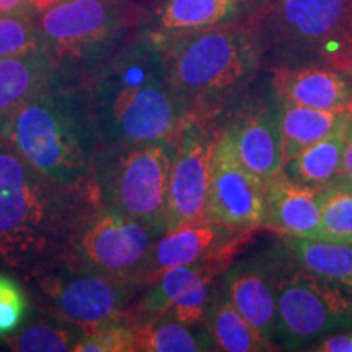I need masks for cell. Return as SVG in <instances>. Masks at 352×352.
Returning <instances> with one entry per match:
<instances>
[{
    "instance_id": "d590c367",
    "label": "cell",
    "mask_w": 352,
    "mask_h": 352,
    "mask_svg": "<svg viewBox=\"0 0 352 352\" xmlns=\"http://www.w3.org/2000/svg\"><path fill=\"white\" fill-rule=\"evenodd\" d=\"M135 2H142V0H135Z\"/></svg>"
},
{
    "instance_id": "1f68e13d",
    "label": "cell",
    "mask_w": 352,
    "mask_h": 352,
    "mask_svg": "<svg viewBox=\"0 0 352 352\" xmlns=\"http://www.w3.org/2000/svg\"><path fill=\"white\" fill-rule=\"evenodd\" d=\"M308 349L316 352H352V331L346 329V331L328 334L315 341Z\"/></svg>"
},
{
    "instance_id": "ac0fdd59",
    "label": "cell",
    "mask_w": 352,
    "mask_h": 352,
    "mask_svg": "<svg viewBox=\"0 0 352 352\" xmlns=\"http://www.w3.org/2000/svg\"><path fill=\"white\" fill-rule=\"evenodd\" d=\"M57 59L44 46L0 59V120L57 83Z\"/></svg>"
},
{
    "instance_id": "ba28073f",
    "label": "cell",
    "mask_w": 352,
    "mask_h": 352,
    "mask_svg": "<svg viewBox=\"0 0 352 352\" xmlns=\"http://www.w3.org/2000/svg\"><path fill=\"white\" fill-rule=\"evenodd\" d=\"M162 235L140 220L96 208L82 220L65 252L74 271L147 283L153 246Z\"/></svg>"
},
{
    "instance_id": "8fae6325",
    "label": "cell",
    "mask_w": 352,
    "mask_h": 352,
    "mask_svg": "<svg viewBox=\"0 0 352 352\" xmlns=\"http://www.w3.org/2000/svg\"><path fill=\"white\" fill-rule=\"evenodd\" d=\"M266 182L241 164L222 129H217L208 197V219L239 230L261 227Z\"/></svg>"
},
{
    "instance_id": "e0dca14e",
    "label": "cell",
    "mask_w": 352,
    "mask_h": 352,
    "mask_svg": "<svg viewBox=\"0 0 352 352\" xmlns=\"http://www.w3.org/2000/svg\"><path fill=\"white\" fill-rule=\"evenodd\" d=\"M323 189L298 184L283 171L266 184L261 227L285 236L316 239Z\"/></svg>"
},
{
    "instance_id": "484cf974",
    "label": "cell",
    "mask_w": 352,
    "mask_h": 352,
    "mask_svg": "<svg viewBox=\"0 0 352 352\" xmlns=\"http://www.w3.org/2000/svg\"><path fill=\"white\" fill-rule=\"evenodd\" d=\"M316 239L352 243V179H340L323 189Z\"/></svg>"
},
{
    "instance_id": "2e32d148",
    "label": "cell",
    "mask_w": 352,
    "mask_h": 352,
    "mask_svg": "<svg viewBox=\"0 0 352 352\" xmlns=\"http://www.w3.org/2000/svg\"><path fill=\"white\" fill-rule=\"evenodd\" d=\"M271 85L277 98L323 109L352 113V76L327 65L272 67Z\"/></svg>"
},
{
    "instance_id": "603a6c76",
    "label": "cell",
    "mask_w": 352,
    "mask_h": 352,
    "mask_svg": "<svg viewBox=\"0 0 352 352\" xmlns=\"http://www.w3.org/2000/svg\"><path fill=\"white\" fill-rule=\"evenodd\" d=\"M217 263H230V259H215V261L176 266L162 271L151 283V289L145 292V296L132 310V323L135 327H140V324L166 314L173 307L176 298L182 296L209 266Z\"/></svg>"
},
{
    "instance_id": "4fadbf2b",
    "label": "cell",
    "mask_w": 352,
    "mask_h": 352,
    "mask_svg": "<svg viewBox=\"0 0 352 352\" xmlns=\"http://www.w3.org/2000/svg\"><path fill=\"white\" fill-rule=\"evenodd\" d=\"M135 285L108 276L76 271L69 279L54 280L46 292L70 323L94 329L126 321L122 318Z\"/></svg>"
},
{
    "instance_id": "9a60e30c",
    "label": "cell",
    "mask_w": 352,
    "mask_h": 352,
    "mask_svg": "<svg viewBox=\"0 0 352 352\" xmlns=\"http://www.w3.org/2000/svg\"><path fill=\"white\" fill-rule=\"evenodd\" d=\"M277 267L279 261L274 258L258 256L228 266L223 272V294L272 349Z\"/></svg>"
},
{
    "instance_id": "44dd1931",
    "label": "cell",
    "mask_w": 352,
    "mask_h": 352,
    "mask_svg": "<svg viewBox=\"0 0 352 352\" xmlns=\"http://www.w3.org/2000/svg\"><path fill=\"white\" fill-rule=\"evenodd\" d=\"M280 138H283L284 164L305 151L308 145L327 138L341 122L351 116V111H323L290 103L279 98Z\"/></svg>"
},
{
    "instance_id": "5bb4252c",
    "label": "cell",
    "mask_w": 352,
    "mask_h": 352,
    "mask_svg": "<svg viewBox=\"0 0 352 352\" xmlns=\"http://www.w3.org/2000/svg\"><path fill=\"white\" fill-rule=\"evenodd\" d=\"M252 232L239 230L210 219L166 230L153 246L147 284L170 267L232 259L239 245L250 239Z\"/></svg>"
},
{
    "instance_id": "f1b7e54d",
    "label": "cell",
    "mask_w": 352,
    "mask_h": 352,
    "mask_svg": "<svg viewBox=\"0 0 352 352\" xmlns=\"http://www.w3.org/2000/svg\"><path fill=\"white\" fill-rule=\"evenodd\" d=\"M41 46L36 21L30 15L0 13V59Z\"/></svg>"
},
{
    "instance_id": "4316f807",
    "label": "cell",
    "mask_w": 352,
    "mask_h": 352,
    "mask_svg": "<svg viewBox=\"0 0 352 352\" xmlns=\"http://www.w3.org/2000/svg\"><path fill=\"white\" fill-rule=\"evenodd\" d=\"M76 327L60 323H34L16 334L15 340L10 341V347L20 352L74 351V346L83 336L78 334Z\"/></svg>"
},
{
    "instance_id": "d4e9b609",
    "label": "cell",
    "mask_w": 352,
    "mask_h": 352,
    "mask_svg": "<svg viewBox=\"0 0 352 352\" xmlns=\"http://www.w3.org/2000/svg\"><path fill=\"white\" fill-rule=\"evenodd\" d=\"M164 314L138 327L135 351L145 352H197L212 351L214 342L202 333Z\"/></svg>"
},
{
    "instance_id": "30bf717a",
    "label": "cell",
    "mask_w": 352,
    "mask_h": 352,
    "mask_svg": "<svg viewBox=\"0 0 352 352\" xmlns=\"http://www.w3.org/2000/svg\"><path fill=\"white\" fill-rule=\"evenodd\" d=\"M217 131L189 121L176 142L166 191V230L208 219L210 162Z\"/></svg>"
},
{
    "instance_id": "9c48e42d",
    "label": "cell",
    "mask_w": 352,
    "mask_h": 352,
    "mask_svg": "<svg viewBox=\"0 0 352 352\" xmlns=\"http://www.w3.org/2000/svg\"><path fill=\"white\" fill-rule=\"evenodd\" d=\"M126 23L120 0H57L43 8L36 26L41 46L59 60L107 52Z\"/></svg>"
},
{
    "instance_id": "7c38bea8",
    "label": "cell",
    "mask_w": 352,
    "mask_h": 352,
    "mask_svg": "<svg viewBox=\"0 0 352 352\" xmlns=\"http://www.w3.org/2000/svg\"><path fill=\"white\" fill-rule=\"evenodd\" d=\"M220 129L228 135L241 164L263 182L270 183L283 173L279 103L261 96H243Z\"/></svg>"
},
{
    "instance_id": "f546056e",
    "label": "cell",
    "mask_w": 352,
    "mask_h": 352,
    "mask_svg": "<svg viewBox=\"0 0 352 352\" xmlns=\"http://www.w3.org/2000/svg\"><path fill=\"white\" fill-rule=\"evenodd\" d=\"M135 340H138V327L134 323L107 324L90 329L83 334L77 344L74 346L76 352H126L135 351Z\"/></svg>"
},
{
    "instance_id": "d6986e66",
    "label": "cell",
    "mask_w": 352,
    "mask_h": 352,
    "mask_svg": "<svg viewBox=\"0 0 352 352\" xmlns=\"http://www.w3.org/2000/svg\"><path fill=\"white\" fill-rule=\"evenodd\" d=\"M352 114L327 138L308 145L305 151L284 164V173L292 182L308 188L323 189L342 176V155Z\"/></svg>"
},
{
    "instance_id": "277c9868",
    "label": "cell",
    "mask_w": 352,
    "mask_h": 352,
    "mask_svg": "<svg viewBox=\"0 0 352 352\" xmlns=\"http://www.w3.org/2000/svg\"><path fill=\"white\" fill-rule=\"evenodd\" d=\"M0 135L51 182L91 195L100 142L80 91L46 88L0 120Z\"/></svg>"
},
{
    "instance_id": "7a4b0ae2",
    "label": "cell",
    "mask_w": 352,
    "mask_h": 352,
    "mask_svg": "<svg viewBox=\"0 0 352 352\" xmlns=\"http://www.w3.org/2000/svg\"><path fill=\"white\" fill-rule=\"evenodd\" d=\"M90 192L60 186L0 135V258L32 267L63 253L94 209Z\"/></svg>"
},
{
    "instance_id": "ffe728a7",
    "label": "cell",
    "mask_w": 352,
    "mask_h": 352,
    "mask_svg": "<svg viewBox=\"0 0 352 352\" xmlns=\"http://www.w3.org/2000/svg\"><path fill=\"white\" fill-rule=\"evenodd\" d=\"M283 241L302 270L352 294V243L285 235Z\"/></svg>"
},
{
    "instance_id": "836d02e7",
    "label": "cell",
    "mask_w": 352,
    "mask_h": 352,
    "mask_svg": "<svg viewBox=\"0 0 352 352\" xmlns=\"http://www.w3.org/2000/svg\"><path fill=\"white\" fill-rule=\"evenodd\" d=\"M342 176L352 179V120H351L349 132H347L344 155H342Z\"/></svg>"
},
{
    "instance_id": "8992f818",
    "label": "cell",
    "mask_w": 352,
    "mask_h": 352,
    "mask_svg": "<svg viewBox=\"0 0 352 352\" xmlns=\"http://www.w3.org/2000/svg\"><path fill=\"white\" fill-rule=\"evenodd\" d=\"M176 142L178 139L100 144L90 183L96 208L140 220L165 233L166 191Z\"/></svg>"
},
{
    "instance_id": "d6a6232c",
    "label": "cell",
    "mask_w": 352,
    "mask_h": 352,
    "mask_svg": "<svg viewBox=\"0 0 352 352\" xmlns=\"http://www.w3.org/2000/svg\"><path fill=\"white\" fill-rule=\"evenodd\" d=\"M34 12L30 0H0V13H19V15H30Z\"/></svg>"
},
{
    "instance_id": "3957f363",
    "label": "cell",
    "mask_w": 352,
    "mask_h": 352,
    "mask_svg": "<svg viewBox=\"0 0 352 352\" xmlns=\"http://www.w3.org/2000/svg\"><path fill=\"white\" fill-rule=\"evenodd\" d=\"M166 72L191 121L210 122L239 103L263 65L246 25L226 23L192 32H155Z\"/></svg>"
},
{
    "instance_id": "7402d4cb",
    "label": "cell",
    "mask_w": 352,
    "mask_h": 352,
    "mask_svg": "<svg viewBox=\"0 0 352 352\" xmlns=\"http://www.w3.org/2000/svg\"><path fill=\"white\" fill-rule=\"evenodd\" d=\"M241 0H162L155 16L164 33L192 32L232 23Z\"/></svg>"
},
{
    "instance_id": "52a82bcc",
    "label": "cell",
    "mask_w": 352,
    "mask_h": 352,
    "mask_svg": "<svg viewBox=\"0 0 352 352\" xmlns=\"http://www.w3.org/2000/svg\"><path fill=\"white\" fill-rule=\"evenodd\" d=\"M276 294L272 344L277 349H307L328 334L352 328V294L302 270L294 259L290 266L279 261Z\"/></svg>"
},
{
    "instance_id": "4dcf8cb0",
    "label": "cell",
    "mask_w": 352,
    "mask_h": 352,
    "mask_svg": "<svg viewBox=\"0 0 352 352\" xmlns=\"http://www.w3.org/2000/svg\"><path fill=\"white\" fill-rule=\"evenodd\" d=\"M28 308L23 289L12 277L0 274V338H7L19 328Z\"/></svg>"
},
{
    "instance_id": "5b68a950",
    "label": "cell",
    "mask_w": 352,
    "mask_h": 352,
    "mask_svg": "<svg viewBox=\"0 0 352 352\" xmlns=\"http://www.w3.org/2000/svg\"><path fill=\"white\" fill-rule=\"evenodd\" d=\"M270 67H341L352 0H266L248 23Z\"/></svg>"
},
{
    "instance_id": "6da1fadb",
    "label": "cell",
    "mask_w": 352,
    "mask_h": 352,
    "mask_svg": "<svg viewBox=\"0 0 352 352\" xmlns=\"http://www.w3.org/2000/svg\"><path fill=\"white\" fill-rule=\"evenodd\" d=\"M100 144L178 139L189 116L171 85L155 33L104 57L80 91Z\"/></svg>"
},
{
    "instance_id": "cb8c5ba5",
    "label": "cell",
    "mask_w": 352,
    "mask_h": 352,
    "mask_svg": "<svg viewBox=\"0 0 352 352\" xmlns=\"http://www.w3.org/2000/svg\"><path fill=\"white\" fill-rule=\"evenodd\" d=\"M206 321L214 346H217L220 351L258 352L272 349L243 318V315L232 305L223 292L210 302Z\"/></svg>"
},
{
    "instance_id": "83f0119b",
    "label": "cell",
    "mask_w": 352,
    "mask_h": 352,
    "mask_svg": "<svg viewBox=\"0 0 352 352\" xmlns=\"http://www.w3.org/2000/svg\"><path fill=\"white\" fill-rule=\"evenodd\" d=\"M228 266L230 263H217L209 266L182 296L176 298L173 307L166 314L189 327H196L201 321H204L210 305V285H212L215 276L226 271Z\"/></svg>"
},
{
    "instance_id": "e575fe53",
    "label": "cell",
    "mask_w": 352,
    "mask_h": 352,
    "mask_svg": "<svg viewBox=\"0 0 352 352\" xmlns=\"http://www.w3.org/2000/svg\"><path fill=\"white\" fill-rule=\"evenodd\" d=\"M340 70H344V72L351 74V76H352V26H351L349 39H347V46H346L344 56H342Z\"/></svg>"
}]
</instances>
